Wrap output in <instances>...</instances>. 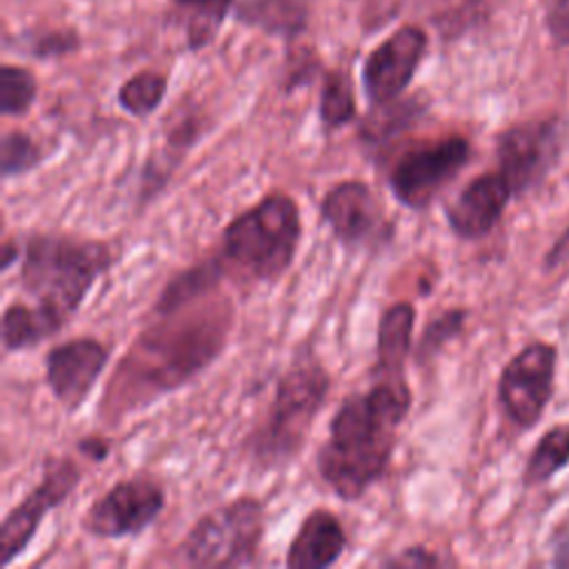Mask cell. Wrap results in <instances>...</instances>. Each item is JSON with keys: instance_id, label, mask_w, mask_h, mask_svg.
Returning a JSON list of instances; mask_svg holds the SVG:
<instances>
[{"instance_id": "2e32d148", "label": "cell", "mask_w": 569, "mask_h": 569, "mask_svg": "<svg viewBox=\"0 0 569 569\" xmlns=\"http://www.w3.org/2000/svg\"><path fill=\"white\" fill-rule=\"evenodd\" d=\"M349 538L342 520L327 507L311 509L298 525L284 565L289 569H327L347 551Z\"/></svg>"}, {"instance_id": "44dd1931", "label": "cell", "mask_w": 569, "mask_h": 569, "mask_svg": "<svg viewBox=\"0 0 569 569\" xmlns=\"http://www.w3.org/2000/svg\"><path fill=\"white\" fill-rule=\"evenodd\" d=\"M427 111L420 98H396L385 104H371L369 113L360 120V140L369 149H380L389 140L409 131Z\"/></svg>"}, {"instance_id": "d4e9b609", "label": "cell", "mask_w": 569, "mask_h": 569, "mask_svg": "<svg viewBox=\"0 0 569 569\" xmlns=\"http://www.w3.org/2000/svg\"><path fill=\"white\" fill-rule=\"evenodd\" d=\"M169 89L164 73L156 69H142L127 78L118 89V104L124 113L133 118H149L158 111Z\"/></svg>"}, {"instance_id": "ffe728a7", "label": "cell", "mask_w": 569, "mask_h": 569, "mask_svg": "<svg viewBox=\"0 0 569 569\" xmlns=\"http://www.w3.org/2000/svg\"><path fill=\"white\" fill-rule=\"evenodd\" d=\"M62 327L64 322L40 305H24L16 300L2 311V349L7 353L31 349L56 336Z\"/></svg>"}, {"instance_id": "7c38bea8", "label": "cell", "mask_w": 569, "mask_h": 569, "mask_svg": "<svg viewBox=\"0 0 569 569\" xmlns=\"http://www.w3.org/2000/svg\"><path fill=\"white\" fill-rule=\"evenodd\" d=\"M560 120L553 116L518 122L498 133V171L509 182L513 196L527 193L547 178L560 156Z\"/></svg>"}, {"instance_id": "ac0fdd59", "label": "cell", "mask_w": 569, "mask_h": 569, "mask_svg": "<svg viewBox=\"0 0 569 569\" xmlns=\"http://www.w3.org/2000/svg\"><path fill=\"white\" fill-rule=\"evenodd\" d=\"M227 267L220 256H209L198 260L196 264L176 271L162 287V291L156 298L153 313L156 316H169L184 307H191L196 302H202L209 298L218 284L227 278Z\"/></svg>"}, {"instance_id": "7a4b0ae2", "label": "cell", "mask_w": 569, "mask_h": 569, "mask_svg": "<svg viewBox=\"0 0 569 569\" xmlns=\"http://www.w3.org/2000/svg\"><path fill=\"white\" fill-rule=\"evenodd\" d=\"M196 305L158 316L131 345L116 371L120 389L113 396L120 407L129 411L182 387L220 356L233 325L231 307L227 300H209L193 311Z\"/></svg>"}, {"instance_id": "6da1fadb", "label": "cell", "mask_w": 569, "mask_h": 569, "mask_svg": "<svg viewBox=\"0 0 569 569\" xmlns=\"http://www.w3.org/2000/svg\"><path fill=\"white\" fill-rule=\"evenodd\" d=\"M371 378L367 389L351 391L340 400L327 438L316 451L322 482L345 502L360 500L387 476L398 429L413 405L407 376Z\"/></svg>"}, {"instance_id": "9a60e30c", "label": "cell", "mask_w": 569, "mask_h": 569, "mask_svg": "<svg viewBox=\"0 0 569 569\" xmlns=\"http://www.w3.org/2000/svg\"><path fill=\"white\" fill-rule=\"evenodd\" d=\"M511 198L513 191L505 176L498 169L485 171L471 178L445 207L447 227L460 240L485 238L500 222Z\"/></svg>"}, {"instance_id": "9c48e42d", "label": "cell", "mask_w": 569, "mask_h": 569, "mask_svg": "<svg viewBox=\"0 0 569 569\" xmlns=\"http://www.w3.org/2000/svg\"><path fill=\"white\" fill-rule=\"evenodd\" d=\"M82 480V467L71 456H49L42 465L40 482L4 513L0 525L2 565H11L31 545L44 516L67 502Z\"/></svg>"}, {"instance_id": "e0dca14e", "label": "cell", "mask_w": 569, "mask_h": 569, "mask_svg": "<svg viewBox=\"0 0 569 569\" xmlns=\"http://www.w3.org/2000/svg\"><path fill=\"white\" fill-rule=\"evenodd\" d=\"M416 318V305L409 300H398L380 313L371 376H405L407 360L413 353Z\"/></svg>"}, {"instance_id": "8992f818", "label": "cell", "mask_w": 569, "mask_h": 569, "mask_svg": "<svg viewBox=\"0 0 569 569\" xmlns=\"http://www.w3.org/2000/svg\"><path fill=\"white\" fill-rule=\"evenodd\" d=\"M267 505L244 493L202 513L176 547V560L198 569H231L258 562Z\"/></svg>"}, {"instance_id": "4fadbf2b", "label": "cell", "mask_w": 569, "mask_h": 569, "mask_svg": "<svg viewBox=\"0 0 569 569\" xmlns=\"http://www.w3.org/2000/svg\"><path fill=\"white\" fill-rule=\"evenodd\" d=\"M427 44L425 29L405 24L367 53L360 82L369 107L391 102L405 93L427 53Z\"/></svg>"}, {"instance_id": "4dcf8cb0", "label": "cell", "mask_w": 569, "mask_h": 569, "mask_svg": "<svg viewBox=\"0 0 569 569\" xmlns=\"http://www.w3.org/2000/svg\"><path fill=\"white\" fill-rule=\"evenodd\" d=\"M545 29L556 44H569V0H551L547 4Z\"/></svg>"}, {"instance_id": "d6a6232c", "label": "cell", "mask_w": 569, "mask_h": 569, "mask_svg": "<svg viewBox=\"0 0 569 569\" xmlns=\"http://www.w3.org/2000/svg\"><path fill=\"white\" fill-rule=\"evenodd\" d=\"M76 449L91 462H102L111 453V440L102 436H84L76 442Z\"/></svg>"}, {"instance_id": "d590c367", "label": "cell", "mask_w": 569, "mask_h": 569, "mask_svg": "<svg viewBox=\"0 0 569 569\" xmlns=\"http://www.w3.org/2000/svg\"><path fill=\"white\" fill-rule=\"evenodd\" d=\"M20 256H22V244L18 242V238H4L0 247V271H9Z\"/></svg>"}, {"instance_id": "83f0119b", "label": "cell", "mask_w": 569, "mask_h": 569, "mask_svg": "<svg viewBox=\"0 0 569 569\" xmlns=\"http://www.w3.org/2000/svg\"><path fill=\"white\" fill-rule=\"evenodd\" d=\"M44 160L36 138L22 129H7L0 138V176L4 180L33 171Z\"/></svg>"}, {"instance_id": "3957f363", "label": "cell", "mask_w": 569, "mask_h": 569, "mask_svg": "<svg viewBox=\"0 0 569 569\" xmlns=\"http://www.w3.org/2000/svg\"><path fill=\"white\" fill-rule=\"evenodd\" d=\"M113 262L116 256L104 240L38 231L22 240L20 284L36 305L67 325Z\"/></svg>"}, {"instance_id": "ba28073f", "label": "cell", "mask_w": 569, "mask_h": 569, "mask_svg": "<svg viewBox=\"0 0 569 569\" xmlns=\"http://www.w3.org/2000/svg\"><path fill=\"white\" fill-rule=\"evenodd\" d=\"M164 507V485L153 476L136 473L118 480L98 496L80 518V527L87 536L98 540L133 538L149 529Z\"/></svg>"}, {"instance_id": "d6986e66", "label": "cell", "mask_w": 569, "mask_h": 569, "mask_svg": "<svg viewBox=\"0 0 569 569\" xmlns=\"http://www.w3.org/2000/svg\"><path fill=\"white\" fill-rule=\"evenodd\" d=\"M233 18L273 38L293 42L307 29L309 7L305 0H238Z\"/></svg>"}, {"instance_id": "f546056e", "label": "cell", "mask_w": 569, "mask_h": 569, "mask_svg": "<svg viewBox=\"0 0 569 569\" xmlns=\"http://www.w3.org/2000/svg\"><path fill=\"white\" fill-rule=\"evenodd\" d=\"M378 565L380 567H398V569H429V567H442L445 558L425 545H411V547L400 549L393 556L382 558Z\"/></svg>"}, {"instance_id": "603a6c76", "label": "cell", "mask_w": 569, "mask_h": 569, "mask_svg": "<svg viewBox=\"0 0 569 569\" xmlns=\"http://www.w3.org/2000/svg\"><path fill=\"white\" fill-rule=\"evenodd\" d=\"M318 118L327 133L338 131L351 124L358 118L356 91L351 76L342 69H329L320 80V98H318Z\"/></svg>"}, {"instance_id": "52a82bcc", "label": "cell", "mask_w": 569, "mask_h": 569, "mask_svg": "<svg viewBox=\"0 0 569 569\" xmlns=\"http://www.w3.org/2000/svg\"><path fill=\"white\" fill-rule=\"evenodd\" d=\"M469 160L471 142L460 133L422 140L396 156L387 173V184L398 204L411 211H425Z\"/></svg>"}, {"instance_id": "484cf974", "label": "cell", "mask_w": 569, "mask_h": 569, "mask_svg": "<svg viewBox=\"0 0 569 569\" xmlns=\"http://www.w3.org/2000/svg\"><path fill=\"white\" fill-rule=\"evenodd\" d=\"M469 311L462 307H449L440 313H436L420 331L418 342L413 345V360L416 365L425 367L431 362L451 340H456L467 325Z\"/></svg>"}, {"instance_id": "277c9868", "label": "cell", "mask_w": 569, "mask_h": 569, "mask_svg": "<svg viewBox=\"0 0 569 569\" xmlns=\"http://www.w3.org/2000/svg\"><path fill=\"white\" fill-rule=\"evenodd\" d=\"M300 240L298 202L289 193L271 191L224 224L218 256L227 271L251 282L273 284L293 264Z\"/></svg>"}, {"instance_id": "cb8c5ba5", "label": "cell", "mask_w": 569, "mask_h": 569, "mask_svg": "<svg viewBox=\"0 0 569 569\" xmlns=\"http://www.w3.org/2000/svg\"><path fill=\"white\" fill-rule=\"evenodd\" d=\"M569 465V425H556L542 433L522 471L527 487L551 480L560 469Z\"/></svg>"}, {"instance_id": "f1b7e54d", "label": "cell", "mask_w": 569, "mask_h": 569, "mask_svg": "<svg viewBox=\"0 0 569 569\" xmlns=\"http://www.w3.org/2000/svg\"><path fill=\"white\" fill-rule=\"evenodd\" d=\"M82 44L80 33L73 27H58L47 31H29L20 38V49L36 60H58L76 53Z\"/></svg>"}, {"instance_id": "30bf717a", "label": "cell", "mask_w": 569, "mask_h": 569, "mask_svg": "<svg viewBox=\"0 0 569 569\" xmlns=\"http://www.w3.org/2000/svg\"><path fill=\"white\" fill-rule=\"evenodd\" d=\"M320 220L331 236L347 249L360 251L385 244L393 229L382 202L369 182L347 178L331 184L320 200Z\"/></svg>"}, {"instance_id": "5b68a950", "label": "cell", "mask_w": 569, "mask_h": 569, "mask_svg": "<svg viewBox=\"0 0 569 569\" xmlns=\"http://www.w3.org/2000/svg\"><path fill=\"white\" fill-rule=\"evenodd\" d=\"M331 376L316 358L296 360L276 382L262 420L247 438V453L262 471L282 469L305 449L329 396Z\"/></svg>"}, {"instance_id": "e575fe53", "label": "cell", "mask_w": 569, "mask_h": 569, "mask_svg": "<svg viewBox=\"0 0 569 569\" xmlns=\"http://www.w3.org/2000/svg\"><path fill=\"white\" fill-rule=\"evenodd\" d=\"M551 565L560 569H569V527L556 533L553 538V551H551Z\"/></svg>"}, {"instance_id": "836d02e7", "label": "cell", "mask_w": 569, "mask_h": 569, "mask_svg": "<svg viewBox=\"0 0 569 569\" xmlns=\"http://www.w3.org/2000/svg\"><path fill=\"white\" fill-rule=\"evenodd\" d=\"M569 260V229L553 242V247L547 251L545 256V267L547 269H556L562 262Z\"/></svg>"}, {"instance_id": "4316f807", "label": "cell", "mask_w": 569, "mask_h": 569, "mask_svg": "<svg viewBox=\"0 0 569 569\" xmlns=\"http://www.w3.org/2000/svg\"><path fill=\"white\" fill-rule=\"evenodd\" d=\"M38 98L36 76L20 64L4 62L0 67V113L4 118H18L31 111Z\"/></svg>"}, {"instance_id": "1f68e13d", "label": "cell", "mask_w": 569, "mask_h": 569, "mask_svg": "<svg viewBox=\"0 0 569 569\" xmlns=\"http://www.w3.org/2000/svg\"><path fill=\"white\" fill-rule=\"evenodd\" d=\"M318 73V60L309 53L302 51L300 60H291L289 58V67H287V78H284V89L293 91L300 84H309L313 80V76Z\"/></svg>"}, {"instance_id": "5bb4252c", "label": "cell", "mask_w": 569, "mask_h": 569, "mask_svg": "<svg viewBox=\"0 0 569 569\" xmlns=\"http://www.w3.org/2000/svg\"><path fill=\"white\" fill-rule=\"evenodd\" d=\"M109 362V349L93 336H78L53 345L44 356V382L51 396L76 413Z\"/></svg>"}, {"instance_id": "7402d4cb", "label": "cell", "mask_w": 569, "mask_h": 569, "mask_svg": "<svg viewBox=\"0 0 569 569\" xmlns=\"http://www.w3.org/2000/svg\"><path fill=\"white\" fill-rule=\"evenodd\" d=\"M184 20V40L189 51H202L220 33L236 0H171Z\"/></svg>"}, {"instance_id": "8fae6325", "label": "cell", "mask_w": 569, "mask_h": 569, "mask_svg": "<svg viewBox=\"0 0 569 569\" xmlns=\"http://www.w3.org/2000/svg\"><path fill=\"white\" fill-rule=\"evenodd\" d=\"M556 362V347L533 340L502 367L498 378V400L516 427L531 429L542 418L553 393Z\"/></svg>"}]
</instances>
